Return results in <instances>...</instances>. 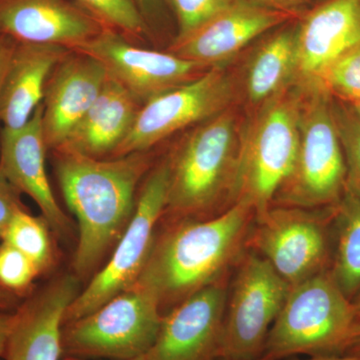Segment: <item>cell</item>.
I'll use <instances>...</instances> for the list:
<instances>
[{"label":"cell","mask_w":360,"mask_h":360,"mask_svg":"<svg viewBox=\"0 0 360 360\" xmlns=\"http://www.w3.org/2000/svg\"><path fill=\"white\" fill-rule=\"evenodd\" d=\"M255 212L236 202L205 219H172L155 243L134 286L153 293L167 314L203 288L229 279L248 250Z\"/></svg>","instance_id":"1"},{"label":"cell","mask_w":360,"mask_h":360,"mask_svg":"<svg viewBox=\"0 0 360 360\" xmlns=\"http://www.w3.org/2000/svg\"><path fill=\"white\" fill-rule=\"evenodd\" d=\"M149 151L96 158L56 151V172L66 205L78 224L75 276L91 274L127 229L137 187L151 169Z\"/></svg>","instance_id":"2"},{"label":"cell","mask_w":360,"mask_h":360,"mask_svg":"<svg viewBox=\"0 0 360 360\" xmlns=\"http://www.w3.org/2000/svg\"><path fill=\"white\" fill-rule=\"evenodd\" d=\"M240 129L231 108L195 125L168 155L170 181L165 215L205 219L233 205Z\"/></svg>","instance_id":"3"},{"label":"cell","mask_w":360,"mask_h":360,"mask_svg":"<svg viewBox=\"0 0 360 360\" xmlns=\"http://www.w3.org/2000/svg\"><path fill=\"white\" fill-rule=\"evenodd\" d=\"M302 96V86L290 87L257 106L240 129L233 203L250 205L255 215L272 205L295 165Z\"/></svg>","instance_id":"4"},{"label":"cell","mask_w":360,"mask_h":360,"mask_svg":"<svg viewBox=\"0 0 360 360\" xmlns=\"http://www.w3.org/2000/svg\"><path fill=\"white\" fill-rule=\"evenodd\" d=\"M356 314L329 270L291 286L258 360L343 355L354 335Z\"/></svg>","instance_id":"5"},{"label":"cell","mask_w":360,"mask_h":360,"mask_svg":"<svg viewBox=\"0 0 360 360\" xmlns=\"http://www.w3.org/2000/svg\"><path fill=\"white\" fill-rule=\"evenodd\" d=\"M302 89L300 142L295 165L272 205L309 210L333 207L347 191V177L333 103L322 85Z\"/></svg>","instance_id":"6"},{"label":"cell","mask_w":360,"mask_h":360,"mask_svg":"<svg viewBox=\"0 0 360 360\" xmlns=\"http://www.w3.org/2000/svg\"><path fill=\"white\" fill-rule=\"evenodd\" d=\"M160 302L139 286L111 298L91 314L63 324V356L129 359L148 354L162 321Z\"/></svg>","instance_id":"7"},{"label":"cell","mask_w":360,"mask_h":360,"mask_svg":"<svg viewBox=\"0 0 360 360\" xmlns=\"http://www.w3.org/2000/svg\"><path fill=\"white\" fill-rule=\"evenodd\" d=\"M169 181L167 156L146 174L137 194L134 215L110 260L71 303L65 323L91 314L136 283L155 243L158 224L167 210Z\"/></svg>","instance_id":"8"},{"label":"cell","mask_w":360,"mask_h":360,"mask_svg":"<svg viewBox=\"0 0 360 360\" xmlns=\"http://www.w3.org/2000/svg\"><path fill=\"white\" fill-rule=\"evenodd\" d=\"M335 207L270 206L255 215L248 248L266 259L290 286L328 271Z\"/></svg>","instance_id":"9"},{"label":"cell","mask_w":360,"mask_h":360,"mask_svg":"<svg viewBox=\"0 0 360 360\" xmlns=\"http://www.w3.org/2000/svg\"><path fill=\"white\" fill-rule=\"evenodd\" d=\"M232 276L217 359L258 360L291 286L248 248Z\"/></svg>","instance_id":"10"},{"label":"cell","mask_w":360,"mask_h":360,"mask_svg":"<svg viewBox=\"0 0 360 360\" xmlns=\"http://www.w3.org/2000/svg\"><path fill=\"white\" fill-rule=\"evenodd\" d=\"M233 98L231 77L219 66L210 68L195 79L142 104L129 134L110 158L149 151L180 130L229 110Z\"/></svg>","instance_id":"11"},{"label":"cell","mask_w":360,"mask_h":360,"mask_svg":"<svg viewBox=\"0 0 360 360\" xmlns=\"http://www.w3.org/2000/svg\"><path fill=\"white\" fill-rule=\"evenodd\" d=\"M75 51L99 61L108 77L141 104L195 79L210 68L170 51L137 46L122 33L108 27Z\"/></svg>","instance_id":"12"},{"label":"cell","mask_w":360,"mask_h":360,"mask_svg":"<svg viewBox=\"0 0 360 360\" xmlns=\"http://www.w3.org/2000/svg\"><path fill=\"white\" fill-rule=\"evenodd\" d=\"M229 279L198 291L163 314L146 359L217 360Z\"/></svg>","instance_id":"13"},{"label":"cell","mask_w":360,"mask_h":360,"mask_svg":"<svg viewBox=\"0 0 360 360\" xmlns=\"http://www.w3.org/2000/svg\"><path fill=\"white\" fill-rule=\"evenodd\" d=\"M79 292L75 274H63L32 291L14 311L2 359L61 360L65 312Z\"/></svg>","instance_id":"14"},{"label":"cell","mask_w":360,"mask_h":360,"mask_svg":"<svg viewBox=\"0 0 360 360\" xmlns=\"http://www.w3.org/2000/svg\"><path fill=\"white\" fill-rule=\"evenodd\" d=\"M44 105L40 104L30 122L20 129H1L0 174L37 206L51 231L59 236L70 233V220L56 201L45 167Z\"/></svg>","instance_id":"15"},{"label":"cell","mask_w":360,"mask_h":360,"mask_svg":"<svg viewBox=\"0 0 360 360\" xmlns=\"http://www.w3.org/2000/svg\"><path fill=\"white\" fill-rule=\"evenodd\" d=\"M105 26L71 0H0V35L75 51Z\"/></svg>","instance_id":"16"},{"label":"cell","mask_w":360,"mask_h":360,"mask_svg":"<svg viewBox=\"0 0 360 360\" xmlns=\"http://www.w3.org/2000/svg\"><path fill=\"white\" fill-rule=\"evenodd\" d=\"M108 79L105 68L89 54L68 51L45 86L44 132L47 149L56 150L96 101Z\"/></svg>","instance_id":"17"},{"label":"cell","mask_w":360,"mask_h":360,"mask_svg":"<svg viewBox=\"0 0 360 360\" xmlns=\"http://www.w3.org/2000/svg\"><path fill=\"white\" fill-rule=\"evenodd\" d=\"M360 44V0H326L297 22V85H321L326 71Z\"/></svg>","instance_id":"18"},{"label":"cell","mask_w":360,"mask_h":360,"mask_svg":"<svg viewBox=\"0 0 360 360\" xmlns=\"http://www.w3.org/2000/svg\"><path fill=\"white\" fill-rule=\"evenodd\" d=\"M291 18L248 0H236L186 39L174 40L168 51L207 68H214Z\"/></svg>","instance_id":"19"},{"label":"cell","mask_w":360,"mask_h":360,"mask_svg":"<svg viewBox=\"0 0 360 360\" xmlns=\"http://www.w3.org/2000/svg\"><path fill=\"white\" fill-rule=\"evenodd\" d=\"M68 51L58 45L18 42L0 96L2 129H20L30 122L44 101L52 70Z\"/></svg>","instance_id":"20"},{"label":"cell","mask_w":360,"mask_h":360,"mask_svg":"<svg viewBox=\"0 0 360 360\" xmlns=\"http://www.w3.org/2000/svg\"><path fill=\"white\" fill-rule=\"evenodd\" d=\"M141 106L124 87L108 77L96 101L56 150L110 158L129 134Z\"/></svg>","instance_id":"21"},{"label":"cell","mask_w":360,"mask_h":360,"mask_svg":"<svg viewBox=\"0 0 360 360\" xmlns=\"http://www.w3.org/2000/svg\"><path fill=\"white\" fill-rule=\"evenodd\" d=\"M297 22L274 33L253 52L245 75L246 97L253 105L297 85Z\"/></svg>","instance_id":"22"},{"label":"cell","mask_w":360,"mask_h":360,"mask_svg":"<svg viewBox=\"0 0 360 360\" xmlns=\"http://www.w3.org/2000/svg\"><path fill=\"white\" fill-rule=\"evenodd\" d=\"M335 250L329 274L348 300L360 292V198L345 191L335 207Z\"/></svg>","instance_id":"23"},{"label":"cell","mask_w":360,"mask_h":360,"mask_svg":"<svg viewBox=\"0 0 360 360\" xmlns=\"http://www.w3.org/2000/svg\"><path fill=\"white\" fill-rule=\"evenodd\" d=\"M51 229L42 215L34 217L25 208L14 214L2 241L13 245L30 258L41 274L53 264Z\"/></svg>","instance_id":"24"},{"label":"cell","mask_w":360,"mask_h":360,"mask_svg":"<svg viewBox=\"0 0 360 360\" xmlns=\"http://www.w3.org/2000/svg\"><path fill=\"white\" fill-rule=\"evenodd\" d=\"M101 25L127 39H144L149 30L134 0H71Z\"/></svg>","instance_id":"25"},{"label":"cell","mask_w":360,"mask_h":360,"mask_svg":"<svg viewBox=\"0 0 360 360\" xmlns=\"http://www.w3.org/2000/svg\"><path fill=\"white\" fill-rule=\"evenodd\" d=\"M319 84L349 104L360 101V44L333 63Z\"/></svg>","instance_id":"26"},{"label":"cell","mask_w":360,"mask_h":360,"mask_svg":"<svg viewBox=\"0 0 360 360\" xmlns=\"http://www.w3.org/2000/svg\"><path fill=\"white\" fill-rule=\"evenodd\" d=\"M333 113L347 162V191L360 198V120L350 108L335 103Z\"/></svg>","instance_id":"27"},{"label":"cell","mask_w":360,"mask_h":360,"mask_svg":"<svg viewBox=\"0 0 360 360\" xmlns=\"http://www.w3.org/2000/svg\"><path fill=\"white\" fill-rule=\"evenodd\" d=\"M39 276V269L30 258L13 245L0 243V284L6 290L20 298L30 295Z\"/></svg>","instance_id":"28"},{"label":"cell","mask_w":360,"mask_h":360,"mask_svg":"<svg viewBox=\"0 0 360 360\" xmlns=\"http://www.w3.org/2000/svg\"><path fill=\"white\" fill-rule=\"evenodd\" d=\"M236 0H165L174 11L177 22L174 40L186 39L191 33L205 25Z\"/></svg>","instance_id":"29"},{"label":"cell","mask_w":360,"mask_h":360,"mask_svg":"<svg viewBox=\"0 0 360 360\" xmlns=\"http://www.w3.org/2000/svg\"><path fill=\"white\" fill-rule=\"evenodd\" d=\"M21 193L0 174V243L14 214L25 210Z\"/></svg>","instance_id":"30"},{"label":"cell","mask_w":360,"mask_h":360,"mask_svg":"<svg viewBox=\"0 0 360 360\" xmlns=\"http://www.w3.org/2000/svg\"><path fill=\"white\" fill-rule=\"evenodd\" d=\"M248 1L295 16L296 14L302 13L311 0H248Z\"/></svg>","instance_id":"31"},{"label":"cell","mask_w":360,"mask_h":360,"mask_svg":"<svg viewBox=\"0 0 360 360\" xmlns=\"http://www.w3.org/2000/svg\"><path fill=\"white\" fill-rule=\"evenodd\" d=\"M134 1L141 11L142 18L150 32L151 25H156L160 18H162L165 6H167L165 0H134Z\"/></svg>","instance_id":"32"},{"label":"cell","mask_w":360,"mask_h":360,"mask_svg":"<svg viewBox=\"0 0 360 360\" xmlns=\"http://www.w3.org/2000/svg\"><path fill=\"white\" fill-rule=\"evenodd\" d=\"M16 44H18V41L11 37L0 35V96H1L2 84H4L7 68L11 63ZM1 122H0V135H1Z\"/></svg>","instance_id":"33"},{"label":"cell","mask_w":360,"mask_h":360,"mask_svg":"<svg viewBox=\"0 0 360 360\" xmlns=\"http://www.w3.org/2000/svg\"><path fill=\"white\" fill-rule=\"evenodd\" d=\"M14 319V311H1L0 310V359L4 357L7 340L9 333L13 326Z\"/></svg>","instance_id":"34"},{"label":"cell","mask_w":360,"mask_h":360,"mask_svg":"<svg viewBox=\"0 0 360 360\" xmlns=\"http://www.w3.org/2000/svg\"><path fill=\"white\" fill-rule=\"evenodd\" d=\"M20 297L0 284V310L13 312L20 304Z\"/></svg>","instance_id":"35"},{"label":"cell","mask_w":360,"mask_h":360,"mask_svg":"<svg viewBox=\"0 0 360 360\" xmlns=\"http://www.w3.org/2000/svg\"><path fill=\"white\" fill-rule=\"evenodd\" d=\"M343 355H352V356H360V310L356 314V321H355V328L354 335L352 340L345 350Z\"/></svg>","instance_id":"36"},{"label":"cell","mask_w":360,"mask_h":360,"mask_svg":"<svg viewBox=\"0 0 360 360\" xmlns=\"http://www.w3.org/2000/svg\"><path fill=\"white\" fill-rule=\"evenodd\" d=\"M283 360H360V356L352 355H317V356H307V359H298V357H290Z\"/></svg>","instance_id":"37"},{"label":"cell","mask_w":360,"mask_h":360,"mask_svg":"<svg viewBox=\"0 0 360 360\" xmlns=\"http://www.w3.org/2000/svg\"><path fill=\"white\" fill-rule=\"evenodd\" d=\"M61 360H106V359H80V357H73V356H63ZM117 360H148L146 359V355H141V356L134 357V359H117Z\"/></svg>","instance_id":"38"},{"label":"cell","mask_w":360,"mask_h":360,"mask_svg":"<svg viewBox=\"0 0 360 360\" xmlns=\"http://www.w3.org/2000/svg\"><path fill=\"white\" fill-rule=\"evenodd\" d=\"M350 110H352V112H354V115L360 120V101L350 104Z\"/></svg>","instance_id":"39"},{"label":"cell","mask_w":360,"mask_h":360,"mask_svg":"<svg viewBox=\"0 0 360 360\" xmlns=\"http://www.w3.org/2000/svg\"><path fill=\"white\" fill-rule=\"evenodd\" d=\"M352 303H354L355 309L357 310V311H359L360 310V292L359 295L355 296V298L354 300H352Z\"/></svg>","instance_id":"40"},{"label":"cell","mask_w":360,"mask_h":360,"mask_svg":"<svg viewBox=\"0 0 360 360\" xmlns=\"http://www.w3.org/2000/svg\"><path fill=\"white\" fill-rule=\"evenodd\" d=\"M315 1H316V4H321V2L326 1V0H315Z\"/></svg>","instance_id":"41"},{"label":"cell","mask_w":360,"mask_h":360,"mask_svg":"<svg viewBox=\"0 0 360 360\" xmlns=\"http://www.w3.org/2000/svg\"><path fill=\"white\" fill-rule=\"evenodd\" d=\"M217 360H226V359H217Z\"/></svg>","instance_id":"42"},{"label":"cell","mask_w":360,"mask_h":360,"mask_svg":"<svg viewBox=\"0 0 360 360\" xmlns=\"http://www.w3.org/2000/svg\"><path fill=\"white\" fill-rule=\"evenodd\" d=\"M0 360H4V359H0Z\"/></svg>","instance_id":"43"}]
</instances>
